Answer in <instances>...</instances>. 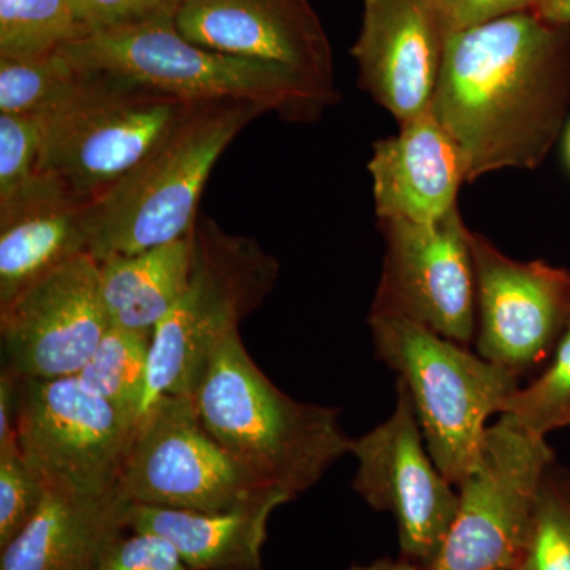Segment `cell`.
<instances>
[{
    "label": "cell",
    "instance_id": "obj_1",
    "mask_svg": "<svg viewBox=\"0 0 570 570\" xmlns=\"http://www.w3.org/2000/svg\"><path fill=\"white\" fill-rule=\"evenodd\" d=\"M566 29L524 10L445 37L431 111L459 146L466 181L546 160L570 107Z\"/></svg>",
    "mask_w": 570,
    "mask_h": 570
},
{
    "label": "cell",
    "instance_id": "obj_2",
    "mask_svg": "<svg viewBox=\"0 0 570 570\" xmlns=\"http://www.w3.org/2000/svg\"><path fill=\"white\" fill-rule=\"evenodd\" d=\"M190 396L208 433L246 474L294 499L351 450L340 409L302 403L276 387L239 332L217 348Z\"/></svg>",
    "mask_w": 570,
    "mask_h": 570
},
{
    "label": "cell",
    "instance_id": "obj_3",
    "mask_svg": "<svg viewBox=\"0 0 570 570\" xmlns=\"http://www.w3.org/2000/svg\"><path fill=\"white\" fill-rule=\"evenodd\" d=\"M268 112L242 100L190 104L164 140L92 202L89 255L105 262L167 245L193 232L214 165L254 119Z\"/></svg>",
    "mask_w": 570,
    "mask_h": 570
},
{
    "label": "cell",
    "instance_id": "obj_4",
    "mask_svg": "<svg viewBox=\"0 0 570 570\" xmlns=\"http://www.w3.org/2000/svg\"><path fill=\"white\" fill-rule=\"evenodd\" d=\"M175 17L89 32L62 47L78 69L105 71L187 104L242 100L287 121H314L340 96L302 75L184 39Z\"/></svg>",
    "mask_w": 570,
    "mask_h": 570
},
{
    "label": "cell",
    "instance_id": "obj_5",
    "mask_svg": "<svg viewBox=\"0 0 570 570\" xmlns=\"http://www.w3.org/2000/svg\"><path fill=\"white\" fill-rule=\"evenodd\" d=\"M370 328L379 358L406 385L431 459L459 487L520 377L406 318L370 314Z\"/></svg>",
    "mask_w": 570,
    "mask_h": 570
},
{
    "label": "cell",
    "instance_id": "obj_6",
    "mask_svg": "<svg viewBox=\"0 0 570 570\" xmlns=\"http://www.w3.org/2000/svg\"><path fill=\"white\" fill-rule=\"evenodd\" d=\"M279 269L255 239L198 217L189 283L154 330L142 409L163 395H193L217 348L272 294Z\"/></svg>",
    "mask_w": 570,
    "mask_h": 570
},
{
    "label": "cell",
    "instance_id": "obj_7",
    "mask_svg": "<svg viewBox=\"0 0 570 570\" xmlns=\"http://www.w3.org/2000/svg\"><path fill=\"white\" fill-rule=\"evenodd\" d=\"M189 105L124 77L81 70L70 91L41 116L37 171L97 200L164 140Z\"/></svg>",
    "mask_w": 570,
    "mask_h": 570
},
{
    "label": "cell",
    "instance_id": "obj_8",
    "mask_svg": "<svg viewBox=\"0 0 570 570\" xmlns=\"http://www.w3.org/2000/svg\"><path fill=\"white\" fill-rule=\"evenodd\" d=\"M553 464L546 438L499 415L487 431L479 463L456 487L459 509L448 538L420 570L523 568L540 489Z\"/></svg>",
    "mask_w": 570,
    "mask_h": 570
},
{
    "label": "cell",
    "instance_id": "obj_9",
    "mask_svg": "<svg viewBox=\"0 0 570 570\" xmlns=\"http://www.w3.org/2000/svg\"><path fill=\"white\" fill-rule=\"evenodd\" d=\"M138 412L88 392L75 376L18 379L17 442L47 487L118 491Z\"/></svg>",
    "mask_w": 570,
    "mask_h": 570
},
{
    "label": "cell",
    "instance_id": "obj_10",
    "mask_svg": "<svg viewBox=\"0 0 570 570\" xmlns=\"http://www.w3.org/2000/svg\"><path fill=\"white\" fill-rule=\"evenodd\" d=\"M265 490L208 433L190 395L142 409L118 483L129 504L194 512L234 509Z\"/></svg>",
    "mask_w": 570,
    "mask_h": 570
},
{
    "label": "cell",
    "instance_id": "obj_11",
    "mask_svg": "<svg viewBox=\"0 0 570 570\" xmlns=\"http://www.w3.org/2000/svg\"><path fill=\"white\" fill-rule=\"evenodd\" d=\"M384 269L371 314L406 318L469 346L478 330L471 230L452 208L434 223L382 219Z\"/></svg>",
    "mask_w": 570,
    "mask_h": 570
},
{
    "label": "cell",
    "instance_id": "obj_12",
    "mask_svg": "<svg viewBox=\"0 0 570 570\" xmlns=\"http://www.w3.org/2000/svg\"><path fill=\"white\" fill-rule=\"evenodd\" d=\"M392 415L362 438L352 439V489L370 508L395 517L404 560L428 564L448 538L459 490L439 471L428 452L406 385L397 381Z\"/></svg>",
    "mask_w": 570,
    "mask_h": 570
},
{
    "label": "cell",
    "instance_id": "obj_13",
    "mask_svg": "<svg viewBox=\"0 0 570 570\" xmlns=\"http://www.w3.org/2000/svg\"><path fill=\"white\" fill-rule=\"evenodd\" d=\"M108 328L99 262L78 255L0 305L3 367L18 379L77 376Z\"/></svg>",
    "mask_w": 570,
    "mask_h": 570
},
{
    "label": "cell",
    "instance_id": "obj_14",
    "mask_svg": "<svg viewBox=\"0 0 570 570\" xmlns=\"http://www.w3.org/2000/svg\"><path fill=\"white\" fill-rule=\"evenodd\" d=\"M478 292L475 348L517 376L549 362L570 321V272L512 261L471 232Z\"/></svg>",
    "mask_w": 570,
    "mask_h": 570
},
{
    "label": "cell",
    "instance_id": "obj_15",
    "mask_svg": "<svg viewBox=\"0 0 570 570\" xmlns=\"http://www.w3.org/2000/svg\"><path fill=\"white\" fill-rule=\"evenodd\" d=\"M174 20L195 45L275 63L337 96L332 48L307 0H183Z\"/></svg>",
    "mask_w": 570,
    "mask_h": 570
},
{
    "label": "cell",
    "instance_id": "obj_16",
    "mask_svg": "<svg viewBox=\"0 0 570 570\" xmlns=\"http://www.w3.org/2000/svg\"><path fill=\"white\" fill-rule=\"evenodd\" d=\"M445 36L423 0H363L360 85L406 124L431 110Z\"/></svg>",
    "mask_w": 570,
    "mask_h": 570
},
{
    "label": "cell",
    "instance_id": "obj_17",
    "mask_svg": "<svg viewBox=\"0 0 570 570\" xmlns=\"http://www.w3.org/2000/svg\"><path fill=\"white\" fill-rule=\"evenodd\" d=\"M92 202L40 171L0 202V305L56 266L89 255Z\"/></svg>",
    "mask_w": 570,
    "mask_h": 570
},
{
    "label": "cell",
    "instance_id": "obj_18",
    "mask_svg": "<svg viewBox=\"0 0 570 570\" xmlns=\"http://www.w3.org/2000/svg\"><path fill=\"white\" fill-rule=\"evenodd\" d=\"M367 168L379 220L434 223L455 208L466 181L459 146L431 110L401 124L396 137L374 142Z\"/></svg>",
    "mask_w": 570,
    "mask_h": 570
},
{
    "label": "cell",
    "instance_id": "obj_19",
    "mask_svg": "<svg viewBox=\"0 0 570 570\" xmlns=\"http://www.w3.org/2000/svg\"><path fill=\"white\" fill-rule=\"evenodd\" d=\"M129 508L119 491L47 487L32 520L0 549V570H97L105 551L129 530Z\"/></svg>",
    "mask_w": 570,
    "mask_h": 570
},
{
    "label": "cell",
    "instance_id": "obj_20",
    "mask_svg": "<svg viewBox=\"0 0 570 570\" xmlns=\"http://www.w3.org/2000/svg\"><path fill=\"white\" fill-rule=\"evenodd\" d=\"M292 499L269 489L223 512L130 504L127 524L163 535L194 570H262L268 521Z\"/></svg>",
    "mask_w": 570,
    "mask_h": 570
},
{
    "label": "cell",
    "instance_id": "obj_21",
    "mask_svg": "<svg viewBox=\"0 0 570 570\" xmlns=\"http://www.w3.org/2000/svg\"><path fill=\"white\" fill-rule=\"evenodd\" d=\"M193 255L194 228L167 245L100 262V296L110 326L154 335L186 291Z\"/></svg>",
    "mask_w": 570,
    "mask_h": 570
},
{
    "label": "cell",
    "instance_id": "obj_22",
    "mask_svg": "<svg viewBox=\"0 0 570 570\" xmlns=\"http://www.w3.org/2000/svg\"><path fill=\"white\" fill-rule=\"evenodd\" d=\"M153 333L110 326L80 373L82 387L141 414L148 393Z\"/></svg>",
    "mask_w": 570,
    "mask_h": 570
},
{
    "label": "cell",
    "instance_id": "obj_23",
    "mask_svg": "<svg viewBox=\"0 0 570 570\" xmlns=\"http://www.w3.org/2000/svg\"><path fill=\"white\" fill-rule=\"evenodd\" d=\"M85 36L73 0H0V58L52 55Z\"/></svg>",
    "mask_w": 570,
    "mask_h": 570
},
{
    "label": "cell",
    "instance_id": "obj_24",
    "mask_svg": "<svg viewBox=\"0 0 570 570\" xmlns=\"http://www.w3.org/2000/svg\"><path fill=\"white\" fill-rule=\"evenodd\" d=\"M80 73L61 51L33 59L0 58V112L41 118L70 91Z\"/></svg>",
    "mask_w": 570,
    "mask_h": 570
},
{
    "label": "cell",
    "instance_id": "obj_25",
    "mask_svg": "<svg viewBox=\"0 0 570 570\" xmlns=\"http://www.w3.org/2000/svg\"><path fill=\"white\" fill-rule=\"evenodd\" d=\"M539 438L570 425V321L543 367L531 384L505 400L501 414Z\"/></svg>",
    "mask_w": 570,
    "mask_h": 570
},
{
    "label": "cell",
    "instance_id": "obj_26",
    "mask_svg": "<svg viewBox=\"0 0 570 570\" xmlns=\"http://www.w3.org/2000/svg\"><path fill=\"white\" fill-rule=\"evenodd\" d=\"M527 566L530 570H570V474L557 463L540 489Z\"/></svg>",
    "mask_w": 570,
    "mask_h": 570
},
{
    "label": "cell",
    "instance_id": "obj_27",
    "mask_svg": "<svg viewBox=\"0 0 570 570\" xmlns=\"http://www.w3.org/2000/svg\"><path fill=\"white\" fill-rule=\"evenodd\" d=\"M17 434V433H14ZM47 485L22 456L17 436L0 444V549L32 520Z\"/></svg>",
    "mask_w": 570,
    "mask_h": 570
},
{
    "label": "cell",
    "instance_id": "obj_28",
    "mask_svg": "<svg viewBox=\"0 0 570 570\" xmlns=\"http://www.w3.org/2000/svg\"><path fill=\"white\" fill-rule=\"evenodd\" d=\"M41 138L40 116L0 112V202L10 198L37 174Z\"/></svg>",
    "mask_w": 570,
    "mask_h": 570
},
{
    "label": "cell",
    "instance_id": "obj_29",
    "mask_svg": "<svg viewBox=\"0 0 570 570\" xmlns=\"http://www.w3.org/2000/svg\"><path fill=\"white\" fill-rule=\"evenodd\" d=\"M97 570H194L163 535L127 530L105 551Z\"/></svg>",
    "mask_w": 570,
    "mask_h": 570
},
{
    "label": "cell",
    "instance_id": "obj_30",
    "mask_svg": "<svg viewBox=\"0 0 570 570\" xmlns=\"http://www.w3.org/2000/svg\"><path fill=\"white\" fill-rule=\"evenodd\" d=\"M183 0H73L82 31L124 28L159 17H175Z\"/></svg>",
    "mask_w": 570,
    "mask_h": 570
},
{
    "label": "cell",
    "instance_id": "obj_31",
    "mask_svg": "<svg viewBox=\"0 0 570 570\" xmlns=\"http://www.w3.org/2000/svg\"><path fill=\"white\" fill-rule=\"evenodd\" d=\"M445 37L498 20L517 11L532 10L540 0H423Z\"/></svg>",
    "mask_w": 570,
    "mask_h": 570
},
{
    "label": "cell",
    "instance_id": "obj_32",
    "mask_svg": "<svg viewBox=\"0 0 570 570\" xmlns=\"http://www.w3.org/2000/svg\"><path fill=\"white\" fill-rule=\"evenodd\" d=\"M18 377L2 367L0 373V444L14 436L17 430Z\"/></svg>",
    "mask_w": 570,
    "mask_h": 570
},
{
    "label": "cell",
    "instance_id": "obj_33",
    "mask_svg": "<svg viewBox=\"0 0 570 570\" xmlns=\"http://www.w3.org/2000/svg\"><path fill=\"white\" fill-rule=\"evenodd\" d=\"M532 11L550 24L570 26V0H540Z\"/></svg>",
    "mask_w": 570,
    "mask_h": 570
},
{
    "label": "cell",
    "instance_id": "obj_34",
    "mask_svg": "<svg viewBox=\"0 0 570 570\" xmlns=\"http://www.w3.org/2000/svg\"><path fill=\"white\" fill-rule=\"evenodd\" d=\"M347 570H420L414 562L404 560H390V558H382V560L370 562V564H355Z\"/></svg>",
    "mask_w": 570,
    "mask_h": 570
},
{
    "label": "cell",
    "instance_id": "obj_35",
    "mask_svg": "<svg viewBox=\"0 0 570 570\" xmlns=\"http://www.w3.org/2000/svg\"><path fill=\"white\" fill-rule=\"evenodd\" d=\"M564 154H566V160H568V164L570 167V122L568 126V130H566Z\"/></svg>",
    "mask_w": 570,
    "mask_h": 570
},
{
    "label": "cell",
    "instance_id": "obj_36",
    "mask_svg": "<svg viewBox=\"0 0 570 570\" xmlns=\"http://www.w3.org/2000/svg\"><path fill=\"white\" fill-rule=\"evenodd\" d=\"M519 570H530V569H528V566H527V564H524V566H523V568H521V569H519Z\"/></svg>",
    "mask_w": 570,
    "mask_h": 570
}]
</instances>
